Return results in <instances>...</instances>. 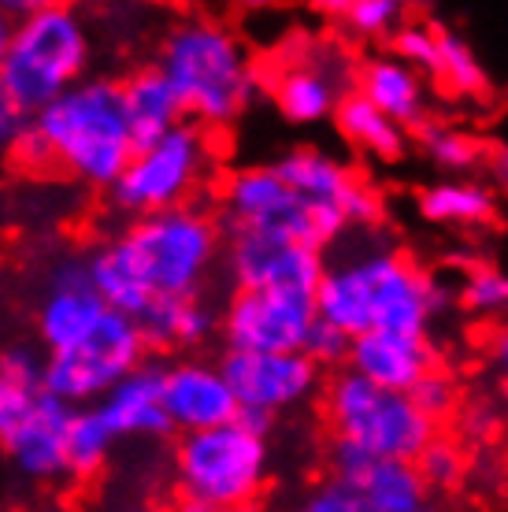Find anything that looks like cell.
I'll return each instance as SVG.
<instances>
[{"label":"cell","instance_id":"1","mask_svg":"<svg viewBox=\"0 0 508 512\" xmlns=\"http://www.w3.org/2000/svg\"><path fill=\"white\" fill-rule=\"evenodd\" d=\"M219 249L216 223L197 208L141 216L123 238L93 256L89 275L112 312L141 320L156 301L193 297Z\"/></svg>","mask_w":508,"mask_h":512},{"label":"cell","instance_id":"2","mask_svg":"<svg viewBox=\"0 0 508 512\" xmlns=\"http://www.w3.org/2000/svg\"><path fill=\"white\" fill-rule=\"evenodd\" d=\"M445 305L442 286L405 253L375 249L323 271L316 312L349 338L382 331L427 342V327Z\"/></svg>","mask_w":508,"mask_h":512},{"label":"cell","instance_id":"3","mask_svg":"<svg viewBox=\"0 0 508 512\" xmlns=\"http://www.w3.org/2000/svg\"><path fill=\"white\" fill-rule=\"evenodd\" d=\"M160 71L197 123L223 127L249 108L260 90V71L242 38L216 19H186L164 41Z\"/></svg>","mask_w":508,"mask_h":512},{"label":"cell","instance_id":"4","mask_svg":"<svg viewBox=\"0 0 508 512\" xmlns=\"http://www.w3.org/2000/svg\"><path fill=\"white\" fill-rule=\"evenodd\" d=\"M52 149V160L82 182L115 186L138 145L130 138L123 97L112 82H78L34 116Z\"/></svg>","mask_w":508,"mask_h":512},{"label":"cell","instance_id":"5","mask_svg":"<svg viewBox=\"0 0 508 512\" xmlns=\"http://www.w3.org/2000/svg\"><path fill=\"white\" fill-rule=\"evenodd\" d=\"M89 41L78 15L64 4H38L23 12L0 71V90L19 116H38L56 97L78 86Z\"/></svg>","mask_w":508,"mask_h":512},{"label":"cell","instance_id":"6","mask_svg":"<svg viewBox=\"0 0 508 512\" xmlns=\"http://www.w3.org/2000/svg\"><path fill=\"white\" fill-rule=\"evenodd\" d=\"M267 420L238 416L234 423L182 435L175 453L178 490L186 501L212 509L256 505L267 483Z\"/></svg>","mask_w":508,"mask_h":512},{"label":"cell","instance_id":"7","mask_svg":"<svg viewBox=\"0 0 508 512\" xmlns=\"http://www.w3.org/2000/svg\"><path fill=\"white\" fill-rule=\"evenodd\" d=\"M323 409L334 438L356 442L379 461H420V453L438 438L434 427L408 394H394L368 383L356 372H338L327 383Z\"/></svg>","mask_w":508,"mask_h":512},{"label":"cell","instance_id":"8","mask_svg":"<svg viewBox=\"0 0 508 512\" xmlns=\"http://www.w3.org/2000/svg\"><path fill=\"white\" fill-rule=\"evenodd\" d=\"M223 212L234 234H275L290 242H305L323 253L349 227L338 216H323L282 182L275 167H245L223 182Z\"/></svg>","mask_w":508,"mask_h":512},{"label":"cell","instance_id":"9","mask_svg":"<svg viewBox=\"0 0 508 512\" xmlns=\"http://www.w3.org/2000/svg\"><path fill=\"white\" fill-rule=\"evenodd\" d=\"M145 346L149 338L138 320H130L123 312H108L89 338L45 360V394L60 397L67 405L108 397L127 375L145 364Z\"/></svg>","mask_w":508,"mask_h":512},{"label":"cell","instance_id":"10","mask_svg":"<svg viewBox=\"0 0 508 512\" xmlns=\"http://www.w3.org/2000/svg\"><path fill=\"white\" fill-rule=\"evenodd\" d=\"M204 167H208V138L201 127L182 123L134 153L130 167L112 186L115 205L141 216L186 208V197L197 190Z\"/></svg>","mask_w":508,"mask_h":512},{"label":"cell","instance_id":"11","mask_svg":"<svg viewBox=\"0 0 508 512\" xmlns=\"http://www.w3.org/2000/svg\"><path fill=\"white\" fill-rule=\"evenodd\" d=\"M316 320V294L238 290L223 316V334L230 353H305Z\"/></svg>","mask_w":508,"mask_h":512},{"label":"cell","instance_id":"12","mask_svg":"<svg viewBox=\"0 0 508 512\" xmlns=\"http://www.w3.org/2000/svg\"><path fill=\"white\" fill-rule=\"evenodd\" d=\"M312 212L338 216L349 227H371L382 219V197L371 190L368 182L353 175L342 160H334L323 149H290L279 156V164H271Z\"/></svg>","mask_w":508,"mask_h":512},{"label":"cell","instance_id":"13","mask_svg":"<svg viewBox=\"0 0 508 512\" xmlns=\"http://www.w3.org/2000/svg\"><path fill=\"white\" fill-rule=\"evenodd\" d=\"M223 375L238 397L242 416L267 420L316 394L319 364L308 353H227Z\"/></svg>","mask_w":508,"mask_h":512},{"label":"cell","instance_id":"14","mask_svg":"<svg viewBox=\"0 0 508 512\" xmlns=\"http://www.w3.org/2000/svg\"><path fill=\"white\" fill-rule=\"evenodd\" d=\"M230 271L238 290H297L316 294L323 282V253L305 242L275 238V234H234Z\"/></svg>","mask_w":508,"mask_h":512},{"label":"cell","instance_id":"15","mask_svg":"<svg viewBox=\"0 0 508 512\" xmlns=\"http://www.w3.org/2000/svg\"><path fill=\"white\" fill-rule=\"evenodd\" d=\"M164 409L171 427L182 435H197V431H212L223 423H234L242 416L238 397L230 390L227 375L216 364H201V360H186L167 368L164 375Z\"/></svg>","mask_w":508,"mask_h":512},{"label":"cell","instance_id":"16","mask_svg":"<svg viewBox=\"0 0 508 512\" xmlns=\"http://www.w3.org/2000/svg\"><path fill=\"white\" fill-rule=\"evenodd\" d=\"M71 423L75 412L67 401L52 394H34L12 423V431L4 435V449L12 453V461L26 475L52 479V475L67 472V438H71Z\"/></svg>","mask_w":508,"mask_h":512},{"label":"cell","instance_id":"17","mask_svg":"<svg viewBox=\"0 0 508 512\" xmlns=\"http://www.w3.org/2000/svg\"><path fill=\"white\" fill-rule=\"evenodd\" d=\"M108 312L112 308L93 286L89 268H64L41 305V338L52 353H64L97 331Z\"/></svg>","mask_w":508,"mask_h":512},{"label":"cell","instance_id":"18","mask_svg":"<svg viewBox=\"0 0 508 512\" xmlns=\"http://www.w3.org/2000/svg\"><path fill=\"white\" fill-rule=\"evenodd\" d=\"M349 372L364 375L368 383L412 394L423 375L434 372V349L420 338H397V334H360L349 349Z\"/></svg>","mask_w":508,"mask_h":512},{"label":"cell","instance_id":"19","mask_svg":"<svg viewBox=\"0 0 508 512\" xmlns=\"http://www.w3.org/2000/svg\"><path fill=\"white\" fill-rule=\"evenodd\" d=\"M267 86H271V101L279 104V112L290 123H323L338 112L345 97L342 78L334 75L331 64H319V60L282 64L267 78Z\"/></svg>","mask_w":508,"mask_h":512},{"label":"cell","instance_id":"20","mask_svg":"<svg viewBox=\"0 0 508 512\" xmlns=\"http://www.w3.org/2000/svg\"><path fill=\"white\" fill-rule=\"evenodd\" d=\"M356 93L371 101L379 112L401 123V127H423L427 123V86L423 75L401 64L397 56H375L360 67L356 75Z\"/></svg>","mask_w":508,"mask_h":512},{"label":"cell","instance_id":"21","mask_svg":"<svg viewBox=\"0 0 508 512\" xmlns=\"http://www.w3.org/2000/svg\"><path fill=\"white\" fill-rule=\"evenodd\" d=\"M164 375L153 364H141L138 372L127 375L112 394L101 401V416L119 435H164L171 431L164 409Z\"/></svg>","mask_w":508,"mask_h":512},{"label":"cell","instance_id":"22","mask_svg":"<svg viewBox=\"0 0 508 512\" xmlns=\"http://www.w3.org/2000/svg\"><path fill=\"white\" fill-rule=\"evenodd\" d=\"M119 97H123V116H127L130 138L138 149L182 127L186 108L178 101L171 78L160 67H149V71H138L134 78H127L119 86Z\"/></svg>","mask_w":508,"mask_h":512},{"label":"cell","instance_id":"23","mask_svg":"<svg viewBox=\"0 0 508 512\" xmlns=\"http://www.w3.org/2000/svg\"><path fill=\"white\" fill-rule=\"evenodd\" d=\"M334 123L342 130V138L356 145L360 153L375 156V160H401L408 149V130L401 123L379 112L371 101H364L360 93H345Z\"/></svg>","mask_w":508,"mask_h":512},{"label":"cell","instance_id":"24","mask_svg":"<svg viewBox=\"0 0 508 512\" xmlns=\"http://www.w3.org/2000/svg\"><path fill=\"white\" fill-rule=\"evenodd\" d=\"M349 490L364 512H416L427 505V483L412 461H375Z\"/></svg>","mask_w":508,"mask_h":512},{"label":"cell","instance_id":"25","mask_svg":"<svg viewBox=\"0 0 508 512\" xmlns=\"http://www.w3.org/2000/svg\"><path fill=\"white\" fill-rule=\"evenodd\" d=\"M138 327L149 342L160 346H197L216 331V316L197 297H167L141 316Z\"/></svg>","mask_w":508,"mask_h":512},{"label":"cell","instance_id":"26","mask_svg":"<svg viewBox=\"0 0 508 512\" xmlns=\"http://www.w3.org/2000/svg\"><path fill=\"white\" fill-rule=\"evenodd\" d=\"M420 212L442 227H483L494 219V193L479 182H434L420 193Z\"/></svg>","mask_w":508,"mask_h":512},{"label":"cell","instance_id":"27","mask_svg":"<svg viewBox=\"0 0 508 512\" xmlns=\"http://www.w3.org/2000/svg\"><path fill=\"white\" fill-rule=\"evenodd\" d=\"M115 431L101 416V409L75 412L71 438H67V472L71 475H97L112 453Z\"/></svg>","mask_w":508,"mask_h":512},{"label":"cell","instance_id":"28","mask_svg":"<svg viewBox=\"0 0 508 512\" xmlns=\"http://www.w3.org/2000/svg\"><path fill=\"white\" fill-rule=\"evenodd\" d=\"M327 15H338L353 34L360 38H394L397 30L408 23V8L401 0H331L323 4Z\"/></svg>","mask_w":508,"mask_h":512},{"label":"cell","instance_id":"29","mask_svg":"<svg viewBox=\"0 0 508 512\" xmlns=\"http://www.w3.org/2000/svg\"><path fill=\"white\" fill-rule=\"evenodd\" d=\"M438 82L457 97H483L490 90V78H486L483 60L475 56L468 41L445 30L442 26V67H438Z\"/></svg>","mask_w":508,"mask_h":512},{"label":"cell","instance_id":"30","mask_svg":"<svg viewBox=\"0 0 508 512\" xmlns=\"http://www.w3.org/2000/svg\"><path fill=\"white\" fill-rule=\"evenodd\" d=\"M420 145L423 153L431 156L438 167H445V171H468V167H475L486 156L483 138H475V134L457 127H438V123H423Z\"/></svg>","mask_w":508,"mask_h":512},{"label":"cell","instance_id":"31","mask_svg":"<svg viewBox=\"0 0 508 512\" xmlns=\"http://www.w3.org/2000/svg\"><path fill=\"white\" fill-rule=\"evenodd\" d=\"M460 301L468 312L483 316V320L508 323V271L490 268V264L468 268V275L460 282Z\"/></svg>","mask_w":508,"mask_h":512},{"label":"cell","instance_id":"32","mask_svg":"<svg viewBox=\"0 0 508 512\" xmlns=\"http://www.w3.org/2000/svg\"><path fill=\"white\" fill-rule=\"evenodd\" d=\"M390 49L401 64H408L420 75H431L438 82V67H442V26L434 23H416L408 19L394 38H390Z\"/></svg>","mask_w":508,"mask_h":512},{"label":"cell","instance_id":"33","mask_svg":"<svg viewBox=\"0 0 508 512\" xmlns=\"http://www.w3.org/2000/svg\"><path fill=\"white\" fill-rule=\"evenodd\" d=\"M416 468H420L427 487H453L460 475H464V453L457 449V442H449V438H434L431 446L420 453Z\"/></svg>","mask_w":508,"mask_h":512},{"label":"cell","instance_id":"34","mask_svg":"<svg viewBox=\"0 0 508 512\" xmlns=\"http://www.w3.org/2000/svg\"><path fill=\"white\" fill-rule=\"evenodd\" d=\"M408 397L416 401V409H420L434 427H438V420H445L449 412L457 409V386H453V379L445 372H438V368H434L431 375H423Z\"/></svg>","mask_w":508,"mask_h":512},{"label":"cell","instance_id":"35","mask_svg":"<svg viewBox=\"0 0 508 512\" xmlns=\"http://www.w3.org/2000/svg\"><path fill=\"white\" fill-rule=\"evenodd\" d=\"M0 375H4L15 390H23L26 397H34L45 390V364H41V357L30 353V349L4 353V357H0Z\"/></svg>","mask_w":508,"mask_h":512},{"label":"cell","instance_id":"36","mask_svg":"<svg viewBox=\"0 0 508 512\" xmlns=\"http://www.w3.org/2000/svg\"><path fill=\"white\" fill-rule=\"evenodd\" d=\"M349 349H353V338L323 320H316V327H312V334H308L305 342V353L316 360L319 368L323 364H342V360L349 364Z\"/></svg>","mask_w":508,"mask_h":512},{"label":"cell","instance_id":"37","mask_svg":"<svg viewBox=\"0 0 508 512\" xmlns=\"http://www.w3.org/2000/svg\"><path fill=\"white\" fill-rule=\"evenodd\" d=\"M379 461V457H371L368 449H360L356 442H345V438H334L331 446V464H334V483H342V487H353L360 475L368 472L371 464Z\"/></svg>","mask_w":508,"mask_h":512},{"label":"cell","instance_id":"38","mask_svg":"<svg viewBox=\"0 0 508 512\" xmlns=\"http://www.w3.org/2000/svg\"><path fill=\"white\" fill-rule=\"evenodd\" d=\"M12 149H15V160L23 167H30V171H45V167H52L56 160H52V149H49V141H45V134L38 130V123L30 119L26 127H19V134H15L12 141Z\"/></svg>","mask_w":508,"mask_h":512},{"label":"cell","instance_id":"39","mask_svg":"<svg viewBox=\"0 0 508 512\" xmlns=\"http://www.w3.org/2000/svg\"><path fill=\"white\" fill-rule=\"evenodd\" d=\"M297 512H364V505H360V498H356L353 490L331 479V483H323V487L312 490V494L297 505Z\"/></svg>","mask_w":508,"mask_h":512},{"label":"cell","instance_id":"40","mask_svg":"<svg viewBox=\"0 0 508 512\" xmlns=\"http://www.w3.org/2000/svg\"><path fill=\"white\" fill-rule=\"evenodd\" d=\"M26 401H30V397H26L23 390H15V386L0 375V438L12 431V423L19 420V412L26 409Z\"/></svg>","mask_w":508,"mask_h":512},{"label":"cell","instance_id":"41","mask_svg":"<svg viewBox=\"0 0 508 512\" xmlns=\"http://www.w3.org/2000/svg\"><path fill=\"white\" fill-rule=\"evenodd\" d=\"M486 360H490V368L508 383V323H501V327H494V331L486 334Z\"/></svg>","mask_w":508,"mask_h":512},{"label":"cell","instance_id":"42","mask_svg":"<svg viewBox=\"0 0 508 512\" xmlns=\"http://www.w3.org/2000/svg\"><path fill=\"white\" fill-rule=\"evenodd\" d=\"M15 134H19V112H15V104L8 101V93L0 90V149L12 145Z\"/></svg>","mask_w":508,"mask_h":512},{"label":"cell","instance_id":"43","mask_svg":"<svg viewBox=\"0 0 508 512\" xmlns=\"http://www.w3.org/2000/svg\"><path fill=\"white\" fill-rule=\"evenodd\" d=\"M490 167H494V179H497V186L508 193V145L505 149H497L494 153V160H490Z\"/></svg>","mask_w":508,"mask_h":512},{"label":"cell","instance_id":"44","mask_svg":"<svg viewBox=\"0 0 508 512\" xmlns=\"http://www.w3.org/2000/svg\"><path fill=\"white\" fill-rule=\"evenodd\" d=\"M12 30H15V26H8V19L0 15V71H4V56H8V45H12Z\"/></svg>","mask_w":508,"mask_h":512},{"label":"cell","instance_id":"45","mask_svg":"<svg viewBox=\"0 0 508 512\" xmlns=\"http://www.w3.org/2000/svg\"><path fill=\"white\" fill-rule=\"evenodd\" d=\"M175 512H223V509H212V505H201V501H186V498H182V505H178Z\"/></svg>","mask_w":508,"mask_h":512},{"label":"cell","instance_id":"46","mask_svg":"<svg viewBox=\"0 0 508 512\" xmlns=\"http://www.w3.org/2000/svg\"><path fill=\"white\" fill-rule=\"evenodd\" d=\"M230 512H264L260 505H242V509H230Z\"/></svg>","mask_w":508,"mask_h":512},{"label":"cell","instance_id":"47","mask_svg":"<svg viewBox=\"0 0 508 512\" xmlns=\"http://www.w3.org/2000/svg\"><path fill=\"white\" fill-rule=\"evenodd\" d=\"M416 512H442V509H438V505H431V501H427V505H423V509H416Z\"/></svg>","mask_w":508,"mask_h":512}]
</instances>
